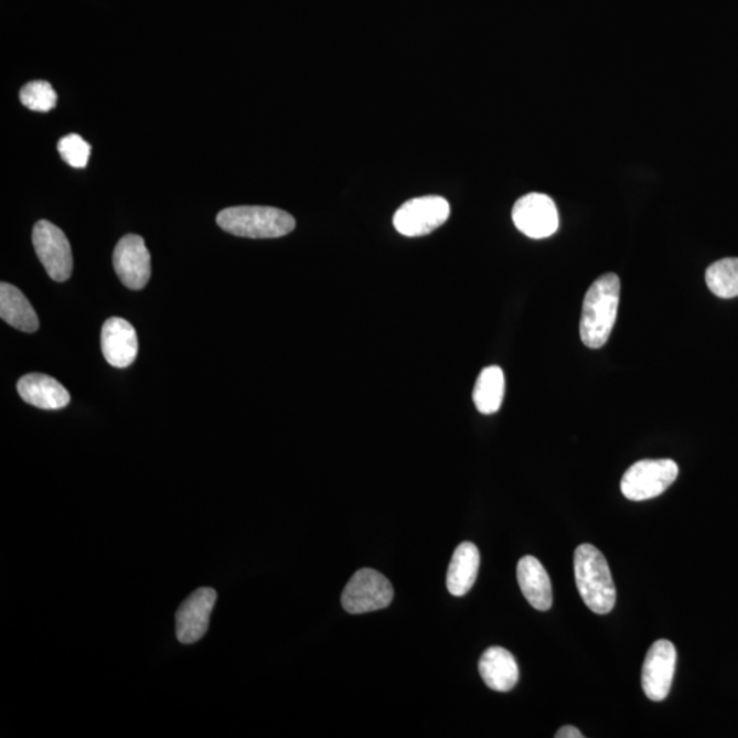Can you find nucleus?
Segmentation results:
<instances>
[{
    "instance_id": "nucleus-1",
    "label": "nucleus",
    "mask_w": 738,
    "mask_h": 738,
    "mask_svg": "<svg viewBox=\"0 0 738 738\" xmlns=\"http://www.w3.org/2000/svg\"><path fill=\"white\" fill-rule=\"evenodd\" d=\"M620 291V278L613 272L605 274L588 289L580 320V335L586 346L599 349L609 341L617 320Z\"/></svg>"
},
{
    "instance_id": "nucleus-2",
    "label": "nucleus",
    "mask_w": 738,
    "mask_h": 738,
    "mask_svg": "<svg viewBox=\"0 0 738 738\" xmlns=\"http://www.w3.org/2000/svg\"><path fill=\"white\" fill-rule=\"evenodd\" d=\"M576 586L587 608L597 614H608L616 606V586L605 555L592 545H581L575 552Z\"/></svg>"
},
{
    "instance_id": "nucleus-3",
    "label": "nucleus",
    "mask_w": 738,
    "mask_h": 738,
    "mask_svg": "<svg viewBox=\"0 0 738 738\" xmlns=\"http://www.w3.org/2000/svg\"><path fill=\"white\" fill-rule=\"evenodd\" d=\"M217 226L237 237L279 238L295 231L296 220L286 211L243 205L221 211Z\"/></svg>"
},
{
    "instance_id": "nucleus-4",
    "label": "nucleus",
    "mask_w": 738,
    "mask_h": 738,
    "mask_svg": "<svg viewBox=\"0 0 738 738\" xmlns=\"http://www.w3.org/2000/svg\"><path fill=\"white\" fill-rule=\"evenodd\" d=\"M677 477L678 466L673 460H642L623 474L621 491L628 500L649 501L662 495Z\"/></svg>"
},
{
    "instance_id": "nucleus-5",
    "label": "nucleus",
    "mask_w": 738,
    "mask_h": 738,
    "mask_svg": "<svg viewBox=\"0 0 738 738\" xmlns=\"http://www.w3.org/2000/svg\"><path fill=\"white\" fill-rule=\"evenodd\" d=\"M394 598L392 582L374 569L356 571L342 592V608L349 614H364L386 609Z\"/></svg>"
},
{
    "instance_id": "nucleus-6",
    "label": "nucleus",
    "mask_w": 738,
    "mask_h": 738,
    "mask_svg": "<svg viewBox=\"0 0 738 738\" xmlns=\"http://www.w3.org/2000/svg\"><path fill=\"white\" fill-rule=\"evenodd\" d=\"M32 242L39 260L55 282H66L73 272L72 246L65 233L49 221L34 225Z\"/></svg>"
},
{
    "instance_id": "nucleus-7",
    "label": "nucleus",
    "mask_w": 738,
    "mask_h": 738,
    "mask_svg": "<svg viewBox=\"0 0 738 738\" xmlns=\"http://www.w3.org/2000/svg\"><path fill=\"white\" fill-rule=\"evenodd\" d=\"M450 216L443 197L426 196L409 200L394 215V227L406 237H420L437 231Z\"/></svg>"
},
{
    "instance_id": "nucleus-8",
    "label": "nucleus",
    "mask_w": 738,
    "mask_h": 738,
    "mask_svg": "<svg viewBox=\"0 0 738 738\" xmlns=\"http://www.w3.org/2000/svg\"><path fill=\"white\" fill-rule=\"evenodd\" d=\"M512 217L520 232L535 239L552 237L559 226L557 205L543 193H530L518 199Z\"/></svg>"
},
{
    "instance_id": "nucleus-9",
    "label": "nucleus",
    "mask_w": 738,
    "mask_h": 738,
    "mask_svg": "<svg viewBox=\"0 0 738 738\" xmlns=\"http://www.w3.org/2000/svg\"><path fill=\"white\" fill-rule=\"evenodd\" d=\"M677 651L669 640H657L646 652L643 663L642 685L652 702L665 700L672 689L676 673Z\"/></svg>"
},
{
    "instance_id": "nucleus-10",
    "label": "nucleus",
    "mask_w": 738,
    "mask_h": 738,
    "mask_svg": "<svg viewBox=\"0 0 738 738\" xmlns=\"http://www.w3.org/2000/svg\"><path fill=\"white\" fill-rule=\"evenodd\" d=\"M113 265L126 288L145 289L151 278V255L145 238L128 234L119 239L114 249Z\"/></svg>"
},
{
    "instance_id": "nucleus-11",
    "label": "nucleus",
    "mask_w": 738,
    "mask_h": 738,
    "mask_svg": "<svg viewBox=\"0 0 738 738\" xmlns=\"http://www.w3.org/2000/svg\"><path fill=\"white\" fill-rule=\"evenodd\" d=\"M215 603L216 591L213 588H200L189 595L175 616L177 639L180 643L193 644L204 638Z\"/></svg>"
},
{
    "instance_id": "nucleus-12",
    "label": "nucleus",
    "mask_w": 738,
    "mask_h": 738,
    "mask_svg": "<svg viewBox=\"0 0 738 738\" xmlns=\"http://www.w3.org/2000/svg\"><path fill=\"white\" fill-rule=\"evenodd\" d=\"M101 352L113 367H130L139 354V340L133 325L122 318L108 319L101 329Z\"/></svg>"
},
{
    "instance_id": "nucleus-13",
    "label": "nucleus",
    "mask_w": 738,
    "mask_h": 738,
    "mask_svg": "<svg viewBox=\"0 0 738 738\" xmlns=\"http://www.w3.org/2000/svg\"><path fill=\"white\" fill-rule=\"evenodd\" d=\"M17 391L26 404L39 409L56 410L71 403V394L54 377L43 374L22 376L17 383Z\"/></svg>"
},
{
    "instance_id": "nucleus-14",
    "label": "nucleus",
    "mask_w": 738,
    "mask_h": 738,
    "mask_svg": "<svg viewBox=\"0 0 738 738\" xmlns=\"http://www.w3.org/2000/svg\"><path fill=\"white\" fill-rule=\"evenodd\" d=\"M518 586L532 608L539 611L550 610L553 605V588L550 577L541 564V560L526 555L517 565Z\"/></svg>"
},
{
    "instance_id": "nucleus-15",
    "label": "nucleus",
    "mask_w": 738,
    "mask_h": 738,
    "mask_svg": "<svg viewBox=\"0 0 738 738\" xmlns=\"http://www.w3.org/2000/svg\"><path fill=\"white\" fill-rule=\"evenodd\" d=\"M479 672L485 685L496 692H509L516 686L520 672L514 656L502 646H491L479 662Z\"/></svg>"
},
{
    "instance_id": "nucleus-16",
    "label": "nucleus",
    "mask_w": 738,
    "mask_h": 738,
    "mask_svg": "<svg viewBox=\"0 0 738 738\" xmlns=\"http://www.w3.org/2000/svg\"><path fill=\"white\" fill-rule=\"evenodd\" d=\"M480 553L471 542H463L456 548L448 570V589L454 597H463L471 591L478 579Z\"/></svg>"
},
{
    "instance_id": "nucleus-17",
    "label": "nucleus",
    "mask_w": 738,
    "mask_h": 738,
    "mask_svg": "<svg viewBox=\"0 0 738 738\" xmlns=\"http://www.w3.org/2000/svg\"><path fill=\"white\" fill-rule=\"evenodd\" d=\"M0 318L24 333L39 330V318L31 302L15 286L6 282L0 285Z\"/></svg>"
},
{
    "instance_id": "nucleus-18",
    "label": "nucleus",
    "mask_w": 738,
    "mask_h": 738,
    "mask_svg": "<svg viewBox=\"0 0 738 738\" xmlns=\"http://www.w3.org/2000/svg\"><path fill=\"white\" fill-rule=\"evenodd\" d=\"M505 397V375L496 365L480 372L473 388V403L480 414L492 415L501 409Z\"/></svg>"
},
{
    "instance_id": "nucleus-19",
    "label": "nucleus",
    "mask_w": 738,
    "mask_h": 738,
    "mask_svg": "<svg viewBox=\"0 0 738 738\" xmlns=\"http://www.w3.org/2000/svg\"><path fill=\"white\" fill-rule=\"evenodd\" d=\"M706 284L719 299H735L738 296V257L713 263L706 271Z\"/></svg>"
},
{
    "instance_id": "nucleus-20",
    "label": "nucleus",
    "mask_w": 738,
    "mask_h": 738,
    "mask_svg": "<svg viewBox=\"0 0 738 738\" xmlns=\"http://www.w3.org/2000/svg\"><path fill=\"white\" fill-rule=\"evenodd\" d=\"M20 100L32 111L49 113L56 106L58 95L47 82H31L22 87Z\"/></svg>"
},
{
    "instance_id": "nucleus-21",
    "label": "nucleus",
    "mask_w": 738,
    "mask_h": 738,
    "mask_svg": "<svg viewBox=\"0 0 738 738\" xmlns=\"http://www.w3.org/2000/svg\"><path fill=\"white\" fill-rule=\"evenodd\" d=\"M61 157L74 169L87 168L90 157V146L78 135H67L58 142Z\"/></svg>"
},
{
    "instance_id": "nucleus-22",
    "label": "nucleus",
    "mask_w": 738,
    "mask_h": 738,
    "mask_svg": "<svg viewBox=\"0 0 738 738\" xmlns=\"http://www.w3.org/2000/svg\"><path fill=\"white\" fill-rule=\"evenodd\" d=\"M585 736L581 735V731L575 726H564V728H560L557 734H555V738H582Z\"/></svg>"
}]
</instances>
